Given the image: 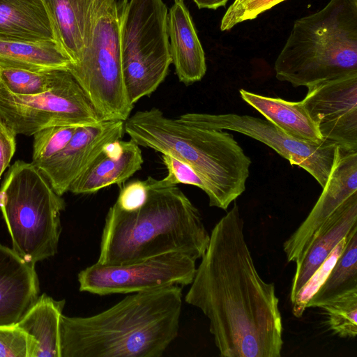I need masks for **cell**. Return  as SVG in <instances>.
Returning <instances> with one entry per match:
<instances>
[{"label":"cell","mask_w":357,"mask_h":357,"mask_svg":"<svg viewBox=\"0 0 357 357\" xmlns=\"http://www.w3.org/2000/svg\"><path fill=\"white\" fill-rule=\"evenodd\" d=\"M199 9L207 8L215 10L225 6L228 0H192Z\"/></svg>","instance_id":"obj_34"},{"label":"cell","mask_w":357,"mask_h":357,"mask_svg":"<svg viewBox=\"0 0 357 357\" xmlns=\"http://www.w3.org/2000/svg\"><path fill=\"white\" fill-rule=\"evenodd\" d=\"M169 52L179 81L190 85L206 74L205 54L183 0H174L167 13Z\"/></svg>","instance_id":"obj_18"},{"label":"cell","mask_w":357,"mask_h":357,"mask_svg":"<svg viewBox=\"0 0 357 357\" xmlns=\"http://www.w3.org/2000/svg\"><path fill=\"white\" fill-rule=\"evenodd\" d=\"M357 289V226L347 236L344 247L328 275L310 299L307 308L321 304Z\"/></svg>","instance_id":"obj_24"},{"label":"cell","mask_w":357,"mask_h":357,"mask_svg":"<svg viewBox=\"0 0 357 357\" xmlns=\"http://www.w3.org/2000/svg\"><path fill=\"white\" fill-rule=\"evenodd\" d=\"M196 259L183 252H169L121 265L96 262L77 276L80 291L99 296L132 294L169 285L192 283Z\"/></svg>","instance_id":"obj_10"},{"label":"cell","mask_w":357,"mask_h":357,"mask_svg":"<svg viewBox=\"0 0 357 357\" xmlns=\"http://www.w3.org/2000/svg\"><path fill=\"white\" fill-rule=\"evenodd\" d=\"M0 40L56 41L43 0H0Z\"/></svg>","instance_id":"obj_20"},{"label":"cell","mask_w":357,"mask_h":357,"mask_svg":"<svg viewBox=\"0 0 357 357\" xmlns=\"http://www.w3.org/2000/svg\"><path fill=\"white\" fill-rule=\"evenodd\" d=\"M236 203L215 224L185 301L200 309L222 357H280L282 322L273 282L259 275Z\"/></svg>","instance_id":"obj_1"},{"label":"cell","mask_w":357,"mask_h":357,"mask_svg":"<svg viewBox=\"0 0 357 357\" xmlns=\"http://www.w3.org/2000/svg\"><path fill=\"white\" fill-rule=\"evenodd\" d=\"M162 160L167 169V176L161 179L163 183L174 185H191L204 190L203 181L190 165L168 154H162Z\"/></svg>","instance_id":"obj_31"},{"label":"cell","mask_w":357,"mask_h":357,"mask_svg":"<svg viewBox=\"0 0 357 357\" xmlns=\"http://www.w3.org/2000/svg\"><path fill=\"white\" fill-rule=\"evenodd\" d=\"M241 98L287 135L300 140H324L301 101L291 102L240 89Z\"/></svg>","instance_id":"obj_21"},{"label":"cell","mask_w":357,"mask_h":357,"mask_svg":"<svg viewBox=\"0 0 357 357\" xmlns=\"http://www.w3.org/2000/svg\"><path fill=\"white\" fill-rule=\"evenodd\" d=\"M123 133L124 121L120 120L79 126L61 151L36 166L55 192L62 196L105 145L121 139Z\"/></svg>","instance_id":"obj_14"},{"label":"cell","mask_w":357,"mask_h":357,"mask_svg":"<svg viewBox=\"0 0 357 357\" xmlns=\"http://www.w3.org/2000/svg\"><path fill=\"white\" fill-rule=\"evenodd\" d=\"M146 181L148 195L139 208H109L97 262L121 265L177 251L201 259L210 234L197 208L177 185L151 176Z\"/></svg>","instance_id":"obj_3"},{"label":"cell","mask_w":357,"mask_h":357,"mask_svg":"<svg viewBox=\"0 0 357 357\" xmlns=\"http://www.w3.org/2000/svg\"><path fill=\"white\" fill-rule=\"evenodd\" d=\"M347 236L342 238L336 245L325 261L300 290L294 300L291 302L292 312L295 317L299 318L303 316L305 310L307 309V305L310 299L324 281L342 252L347 241Z\"/></svg>","instance_id":"obj_28"},{"label":"cell","mask_w":357,"mask_h":357,"mask_svg":"<svg viewBox=\"0 0 357 357\" xmlns=\"http://www.w3.org/2000/svg\"><path fill=\"white\" fill-rule=\"evenodd\" d=\"M327 316L331 331L342 338L357 335V289L347 291L318 307Z\"/></svg>","instance_id":"obj_26"},{"label":"cell","mask_w":357,"mask_h":357,"mask_svg":"<svg viewBox=\"0 0 357 357\" xmlns=\"http://www.w3.org/2000/svg\"><path fill=\"white\" fill-rule=\"evenodd\" d=\"M0 59L38 70H68L72 63L56 40H0Z\"/></svg>","instance_id":"obj_23"},{"label":"cell","mask_w":357,"mask_h":357,"mask_svg":"<svg viewBox=\"0 0 357 357\" xmlns=\"http://www.w3.org/2000/svg\"><path fill=\"white\" fill-rule=\"evenodd\" d=\"M182 289L134 293L86 317L60 319V357H160L177 337Z\"/></svg>","instance_id":"obj_2"},{"label":"cell","mask_w":357,"mask_h":357,"mask_svg":"<svg viewBox=\"0 0 357 357\" xmlns=\"http://www.w3.org/2000/svg\"><path fill=\"white\" fill-rule=\"evenodd\" d=\"M66 70L33 69L0 59V83L14 94H37L52 88Z\"/></svg>","instance_id":"obj_25"},{"label":"cell","mask_w":357,"mask_h":357,"mask_svg":"<svg viewBox=\"0 0 357 357\" xmlns=\"http://www.w3.org/2000/svg\"><path fill=\"white\" fill-rule=\"evenodd\" d=\"M65 202L32 162H15L0 188V210L13 251L36 262L57 252Z\"/></svg>","instance_id":"obj_6"},{"label":"cell","mask_w":357,"mask_h":357,"mask_svg":"<svg viewBox=\"0 0 357 357\" xmlns=\"http://www.w3.org/2000/svg\"><path fill=\"white\" fill-rule=\"evenodd\" d=\"M148 187L146 180H135L121 188L114 204L124 211L139 208L146 201Z\"/></svg>","instance_id":"obj_32"},{"label":"cell","mask_w":357,"mask_h":357,"mask_svg":"<svg viewBox=\"0 0 357 357\" xmlns=\"http://www.w3.org/2000/svg\"><path fill=\"white\" fill-rule=\"evenodd\" d=\"M285 0H234L223 15L220 30L229 31L236 24L256 18Z\"/></svg>","instance_id":"obj_29"},{"label":"cell","mask_w":357,"mask_h":357,"mask_svg":"<svg viewBox=\"0 0 357 357\" xmlns=\"http://www.w3.org/2000/svg\"><path fill=\"white\" fill-rule=\"evenodd\" d=\"M357 226V192L348 198L320 227L310 245L296 263L290 300L325 261L336 245Z\"/></svg>","instance_id":"obj_17"},{"label":"cell","mask_w":357,"mask_h":357,"mask_svg":"<svg viewBox=\"0 0 357 357\" xmlns=\"http://www.w3.org/2000/svg\"><path fill=\"white\" fill-rule=\"evenodd\" d=\"M178 118L201 127L231 130L258 140L312 176L325 185L335 160L337 144L327 140L308 142L295 139L267 119L238 114L186 113Z\"/></svg>","instance_id":"obj_11"},{"label":"cell","mask_w":357,"mask_h":357,"mask_svg":"<svg viewBox=\"0 0 357 357\" xmlns=\"http://www.w3.org/2000/svg\"><path fill=\"white\" fill-rule=\"evenodd\" d=\"M143 162L139 146L132 139L109 142L74 180L68 191L93 194L112 185H120L140 170Z\"/></svg>","instance_id":"obj_15"},{"label":"cell","mask_w":357,"mask_h":357,"mask_svg":"<svg viewBox=\"0 0 357 357\" xmlns=\"http://www.w3.org/2000/svg\"><path fill=\"white\" fill-rule=\"evenodd\" d=\"M31 340L16 324L0 326V357H30Z\"/></svg>","instance_id":"obj_30"},{"label":"cell","mask_w":357,"mask_h":357,"mask_svg":"<svg viewBox=\"0 0 357 357\" xmlns=\"http://www.w3.org/2000/svg\"><path fill=\"white\" fill-rule=\"evenodd\" d=\"M121 7V0L102 1L86 47L68 69L102 121H125L134 107L123 81Z\"/></svg>","instance_id":"obj_7"},{"label":"cell","mask_w":357,"mask_h":357,"mask_svg":"<svg viewBox=\"0 0 357 357\" xmlns=\"http://www.w3.org/2000/svg\"><path fill=\"white\" fill-rule=\"evenodd\" d=\"M16 136L0 121V178L15 154Z\"/></svg>","instance_id":"obj_33"},{"label":"cell","mask_w":357,"mask_h":357,"mask_svg":"<svg viewBox=\"0 0 357 357\" xmlns=\"http://www.w3.org/2000/svg\"><path fill=\"white\" fill-rule=\"evenodd\" d=\"M79 126H54L43 128L33 135L31 162L37 165L61 151Z\"/></svg>","instance_id":"obj_27"},{"label":"cell","mask_w":357,"mask_h":357,"mask_svg":"<svg viewBox=\"0 0 357 357\" xmlns=\"http://www.w3.org/2000/svg\"><path fill=\"white\" fill-rule=\"evenodd\" d=\"M121 51L123 81L135 105L153 93L172 63L167 8L163 0H121Z\"/></svg>","instance_id":"obj_8"},{"label":"cell","mask_w":357,"mask_h":357,"mask_svg":"<svg viewBox=\"0 0 357 357\" xmlns=\"http://www.w3.org/2000/svg\"><path fill=\"white\" fill-rule=\"evenodd\" d=\"M124 132L139 146L190 165L204 183L210 206L227 210L245 190L252 161L229 132L169 118L155 107L129 116Z\"/></svg>","instance_id":"obj_4"},{"label":"cell","mask_w":357,"mask_h":357,"mask_svg":"<svg viewBox=\"0 0 357 357\" xmlns=\"http://www.w3.org/2000/svg\"><path fill=\"white\" fill-rule=\"evenodd\" d=\"M65 301H55L45 294L36 301L16 325L31 340L30 357H60V319Z\"/></svg>","instance_id":"obj_22"},{"label":"cell","mask_w":357,"mask_h":357,"mask_svg":"<svg viewBox=\"0 0 357 357\" xmlns=\"http://www.w3.org/2000/svg\"><path fill=\"white\" fill-rule=\"evenodd\" d=\"M0 121L16 135L31 136L50 126H82L102 120L66 70L52 88L37 94H14L0 83Z\"/></svg>","instance_id":"obj_9"},{"label":"cell","mask_w":357,"mask_h":357,"mask_svg":"<svg viewBox=\"0 0 357 357\" xmlns=\"http://www.w3.org/2000/svg\"><path fill=\"white\" fill-rule=\"evenodd\" d=\"M104 0H43L56 40L75 63L86 47L92 25Z\"/></svg>","instance_id":"obj_19"},{"label":"cell","mask_w":357,"mask_h":357,"mask_svg":"<svg viewBox=\"0 0 357 357\" xmlns=\"http://www.w3.org/2000/svg\"><path fill=\"white\" fill-rule=\"evenodd\" d=\"M357 192V150L337 146L335 160L322 192L311 211L284 243L288 262H296L305 252L324 222Z\"/></svg>","instance_id":"obj_13"},{"label":"cell","mask_w":357,"mask_h":357,"mask_svg":"<svg viewBox=\"0 0 357 357\" xmlns=\"http://www.w3.org/2000/svg\"><path fill=\"white\" fill-rule=\"evenodd\" d=\"M274 70L294 87L357 72V0H329L297 19Z\"/></svg>","instance_id":"obj_5"},{"label":"cell","mask_w":357,"mask_h":357,"mask_svg":"<svg viewBox=\"0 0 357 357\" xmlns=\"http://www.w3.org/2000/svg\"><path fill=\"white\" fill-rule=\"evenodd\" d=\"M301 100L325 140L357 150V72L307 86Z\"/></svg>","instance_id":"obj_12"},{"label":"cell","mask_w":357,"mask_h":357,"mask_svg":"<svg viewBox=\"0 0 357 357\" xmlns=\"http://www.w3.org/2000/svg\"><path fill=\"white\" fill-rule=\"evenodd\" d=\"M35 264L0 243V326L17 324L38 298Z\"/></svg>","instance_id":"obj_16"}]
</instances>
